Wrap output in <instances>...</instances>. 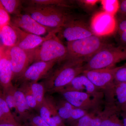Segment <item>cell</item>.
Instances as JSON below:
<instances>
[{
  "mask_svg": "<svg viewBox=\"0 0 126 126\" xmlns=\"http://www.w3.org/2000/svg\"><path fill=\"white\" fill-rule=\"evenodd\" d=\"M86 62L81 59H65L59 62L58 66L52 69L44 82L46 92L59 93L74 78L82 73Z\"/></svg>",
  "mask_w": 126,
  "mask_h": 126,
  "instance_id": "cell-1",
  "label": "cell"
},
{
  "mask_svg": "<svg viewBox=\"0 0 126 126\" xmlns=\"http://www.w3.org/2000/svg\"><path fill=\"white\" fill-rule=\"evenodd\" d=\"M69 10L58 6H24L23 12L42 25L58 32L73 16Z\"/></svg>",
  "mask_w": 126,
  "mask_h": 126,
  "instance_id": "cell-2",
  "label": "cell"
},
{
  "mask_svg": "<svg viewBox=\"0 0 126 126\" xmlns=\"http://www.w3.org/2000/svg\"><path fill=\"white\" fill-rule=\"evenodd\" d=\"M126 60V47L109 44L89 59L85 63L84 70L113 67Z\"/></svg>",
  "mask_w": 126,
  "mask_h": 126,
  "instance_id": "cell-3",
  "label": "cell"
},
{
  "mask_svg": "<svg viewBox=\"0 0 126 126\" xmlns=\"http://www.w3.org/2000/svg\"><path fill=\"white\" fill-rule=\"evenodd\" d=\"M109 44L103 37L94 34L69 42L66 44L67 55L65 59H83L87 62Z\"/></svg>",
  "mask_w": 126,
  "mask_h": 126,
  "instance_id": "cell-4",
  "label": "cell"
},
{
  "mask_svg": "<svg viewBox=\"0 0 126 126\" xmlns=\"http://www.w3.org/2000/svg\"><path fill=\"white\" fill-rule=\"evenodd\" d=\"M67 55V50L58 38L56 33H53L33 52V63L37 61L49 62L63 60Z\"/></svg>",
  "mask_w": 126,
  "mask_h": 126,
  "instance_id": "cell-5",
  "label": "cell"
},
{
  "mask_svg": "<svg viewBox=\"0 0 126 126\" xmlns=\"http://www.w3.org/2000/svg\"><path fill=\"white\" fill-rule=\"evenodd\" d=\"M90 25L74 16L69 20L56 33L63 43L80 39L94 35ZM64 44V43H63Z\"/></svg>",
  "mask_w": 126,
  "mask_h": 126,
  "instance_id": "cell-6",
  "label": "cell"
},
{
  "mask_svg": "<svg viewBox=\"0 0 126 126\" xmlns=\"http://www.w3.org/2000/svg\"><path fill=\"white\" fill-rule=\"evenodd\" d=\"M63 98L73 106L91 111L102 108L104 100L99 99L86 93L63 90L59 93Z\"/></svg>",
  "mask_w": 126,
  "mask_h": 126,
  "instance_id": "cell-7",
  "label": "cell"
},
{
  "mask_svg": "<svg viewBox=\"0 0 126 126\" xmlns=\"http://www.w3.org/2000/svg\"><path fill=\"white\" fill-rule=\"evenodd\" d=\"M12 71V80L16 81L33 63V53L26 52L17 46L6 50Z\"/></svg>",
  "mask_w": 126,
  "mask_h": 126,
  "instance_id": "cell-8",
  "label": "cell"
},
{
  "mask_svg": "<svg viewBox=\"0 0 126 126\" xmlns=\"http://www.w3.org/2000/svg\"><path fill=\"white\" fill-rule=\"evenodd\" d=\"M117 25L115 16L103 11L97 13L93 16L90 26L94 34L103 37L116 32Z\"/></svg>",
  "mask_w": 126,
  "mask_h": 126,
  "instance_id": "cell-9",
  "label": "cell"
},
{
  "mask_svg": "<svg viewBox=\"0 0 126 126\" xmlns=\"http://www.w3.org/2000/svg\"><path fill=\"white\" fill-rule=\"evenodd\" d=\"M12 24L23 31L39 36H46L56 31L40 24L28 14L21 13L14 16L11 19Z\"/></svg>",
  "mask_w": 126,
  "mask_h": 126,
  "instance_id": "cell-10",
  "label": "cell"
},
{
  "mask_svg": "<svg viewBox=\"0 0 126 126\" xmlns=\"http://www.w3.org/2000/svg\"><path fill=\"white\" fill-rule=\"evenodd\" d=\"M59 61H37L32 63L26 69L23 74L17 79L21 83L38 82L47 77Z\"/></svg>",
  "mask_w": 126,
  "mask_h": 126,
  "instance_id": "cell-11",
  "label": "cell"
},
{
  "mask_svg": "<svg viewBox=\"0 0 126 126\" xmlns=\"http://www.w3.org/2000/svg\"><path fill=\"white\" fill-rule=\"evenodd\" d=\"M104 106L116 109L121 108L126 103V82L114 81L103 90Z\"/></svg>",
  "mask_w": 126,
  "mask_h": 126,
  "instance_id": "cell-12",
  "label": "cell"
},
{
  "mask_svg": "<svg viewBox=\"0 0 126 126\" xmlns=\"http://www.w3.org/2000/svg\"><path fill=\"white\" fill-rule=\"evenodd\" d=\"M119 67L85 70L82 73L94 86L103 91L115 81V74Z\"/></svg>",
  "mask_w": 126,
  "mask_h": 126,
  "instance_id": "cell-13",
  "label": "cell"
},
{
  "mask_svg": "<svg viewBox=\"0 0 126 126\" xmlns=\"http://www.w3.org/2000/svg\"><path fill=\"white\" fill-rule=\"evenodd\" d=\"M63 90L86 93L104 100L103 91L94 86L87 77L83 73L74 78Z\"/></svg>",
  "mask_w": 126,
  "mask_h": 126,
  "instance_id": "cell-14",
  "label": "cell"
},
{
  "mask_svg": "<svg viewBox=\"0 0 126 126\" xmlns=\"http://www.w3.org/2000/svg\"><path fill=\"white\" fill-rule=\"evenodd\" d=\"M14 26L18 33V42L16 46L25 51L30 53H33L44 41L49 38L52 34L56 33V32H53L46 36H39L27 33Z\"/></svg>",
  "mask_w": 126,
  "mask_h": 126,
  "instance_id": "cell-15",
  "label": "cell"
},
{
  "mask_svg": "<svg viewBox=\"0 0 126 126\" xmlns=\"http://www.w3.org/2000/svg\"><path fill=\"white\" fill-rule=\"evenodd\" d=\"M60 116L69 124L82 117L87 113L86 110L77 108L65 99H59L55 101Z\"/></svg>",
  "mask_w": 126,
  "mask_h": 126,
  "instance_id": "cell-16",
  "label": "cell"
},
{
  "mask_svg": "<svg viewBox=\"0 0 126 126\" xmlns=\"http://www.w3.org/2000/svg\"><path fill=\"white\" fill-rule=\"evenodd\" d=\"M109 110V108L104 106L102 108L89 112L82 117L69 124L70 126H100L103 118Z\"/></svg>",
  "mask_w": 126,
  "mask_h": 126,
  "instance_id": "cell-17",
  "label": "cell"
},
{
  "mask_svg": "<svg viewBox=\"0 0 126 126\" xmlns=\"http://www.w3.org/2000/svg\"><path fill=\"white\" fill-rule=\"evenodd\" d=\"M12 75L9 56L5 50L2 52L0 63V86L1 90L14 86Z\"/></svg>",
  "mask_w": 126,
  "mask_h": 126,
  "instance_id": "cell-18",
  "label": "cell"
},
{
  "mask_svg": "<svg viewBox=\"0 0 126 126\" xmlns=\"http://www.w3.org/2000/svg\"><path fill=\"white\" fill-rule=\"evenodd\" d=\"M15 110L21 121L28 120L32 114V110L27 104L24 94L19 88H16L15 94Z\"/></svg>",
  "mask_w": 126,
  "mask_h": 126,
  "instance_id": "cell-19",
  "label": "cell"
},
{
  "mask_svg": "<svg viewBox=\"0 0 126 126\" xmlns=\"http://www.w3.org/2000/svg\"><path fill=\"white\" fill-rule=\"evenodd\" d=\"M1 35L2 43L6 50L17 45L18 33L11 23L1 27Z\"/></svg>",
  "mask_w": 126,
  "mask_h": 126,
  "instance_id": "cell-20",
  "label": "cell"
},
{
  "mask_svg": "<svg viewBox=\"0 0 126 126\" xmlns=\"http://www.w3.org/2000/svg\"><path fill=\"white\" fill-rule=\"evenodd\" d=\"M24 6H58L70 9L72 1L65 0H25Z\"/></svg>",
  "mask_w": 126,
  "mask_h": 126,
  "instance_id": "cell-21",
  "label": "cell"
},
{
  "mask_svg": "<svg viewBox=\"0 0 126 126\" xmlns=\"http://www.w3.org/2000/svg\"><path fill=\"white\" fill-rule=\"evenodd\" d=\"M18 123L5 101L2 90L0 89V124Z\"/></svg>",
  "mask_w": 126,
  "mask_h": 126,
  "instance_id": "cell-22",
  "label": "cell"
},
{
  "mask_svg": "<svg viewBox=\"0 0 126 126\" xmlns=\"http://www.w3.org/2000/svg\"><path fill=\"white\" fill-rule=\"evenodd\" d=\"M5 10L9 14L17 15L23 13L24 7L21 0H0Z\"/></svg>",
  "mask_w": 126,
  "mask_h": 126,
  "instance_id": "cell-23",
  "label": "cell"
},
{
  "mask_svg": "<svg viewBox=\"0 0 126 126\" xmlns=\"http://www.w3.org/2000/svg\"><path fill=\"white\" fill-rule=\"evenodd\" d=\"M109 110L103 118L100 126H124L122 120L118 117L119 111L109 107Z\"/></svg>",
  "mask_w": 126,
  "mask_h": 126,
  "instance_id": "cell-24",
  "label": "cell"
},
{
  "mask_svg": "<svg viewBox=\"0 0 126 126\" xmlns=\"http://www.w3.org/2000/svg\"><path fill=\"white\" fill-rule=\"evenodd\" d=\"M30 89L38 102V107L44 101L46 92L45 85L44 82H27Z\"/></svg>",
  "mask_w": 126,
  "mask_h": 126,
  "instance_id": "cell-25",
  "label": "cell"
},
{
  "mask_svg": "<svg viewBox=\"0 0 126 126\" xmlns=\"http://www.w3.org/2000/svg\"><path fill=\"white\" fill-rule=\"evenodd\" d=\"M37 111L41 117L50 126H57L54 120L51 117L48 97H45V99L39 106Z\"/></svg>",
  "mask_w": 126,
  "mask_h": 126,
  "instance_id": "cell-26",
  "label": "cell"
},
{
  "mask_svg": "<svg viewBox=\"0 0 126 126\" xmlns=\"http://www.w3.org/2000/svg\"><path fill=\"white\" fill-rule=\"evenodd\" d=\"M116 32L120 45L126 47V17L119 16L116 18Z\"/></svg>",
  "mask_w": 126,
  "mask_h": 126,
  "instance_id": "cell-27",
  "label": "cell"
},
{
  "mask_svg": "<svg viewBox=\"0 0 126 126\" xmlns=\"http://www.w3.org/2000/svg\"><path fill=\"white\" fill-rule=\"evenodd\" d=\"M19 88L24 93L26 100L30 108L32 110H37L38 107V102L32 93L28 83H21Z\"/></svg>",
  "mask_w": 126,
  "mask_h": 126,
  "instance_id": "cell-28",
  "label": "cell"
},
{
  "mask_svg": "<svg viewBox=\"0 0 126 126\" xmlns=\"http://www.w3.org/2000/svg\"><path fill=\"white\" fill-rule=\"evenodd\" d=\"M16 89L13 86L1 90L3 97L11 110L15 108V94Z\"/></svg>",
  "mask_w": 126,
  "mask_h": 126,
  "instance_id": "cell-29",
  "label": "cell"
},
{
  "mask_svg": "<svg viewBox=\"0 0 126 126\" xmlns=\"http://www.w3.org/2000/svg\"><path fill=\"white\" fill-rule=\"evenodd\" d=\"M101 2L104 11L115 16L118 12L119 1L117 0H104L101 1Z\"/></svg>",
  "mask_w": 126,
  "mask_h": 126,
  "instance_id": "cell-30",
  "label": "cell"
},
{
  "mask_svg": "<svg viewBox=\"0 0 126 126\" xmlns=\"http://www.w3.org/2000/svg\"><path fill=\"white\" fill-rule=\"evenodd\" d=\"M11 19L10 14L5 10L0 1V27L10 24Z\"/></svg>",
  "mask_w": 126,
  "mask_h": 126,
  "instance_id": "cell-31",
  "label": "cell"
},
{
  "mask_svg": "<svg viewBox=\"0 0 126 126\" xmlns=\"http://www.w3.org/2000/svg\"><path fill=\"white\" fill-rule=\"evenodd\" d=\"M28 120L30 126H50L39 115L32 114Z\"/></svg>",
  "mask_w": 126,
  "mask_h": 126,
  "instance_id": "cell-32",
  "label": "cell"
},
{
  "mask_svg": "<svg viewBox=\"0 0 126 126\" xmlns=\"http://www.w3.org/2000/svg\"><path fill=\"white\" fill-rule=\"evenodd\" d=\"M115 81L126 82V64L119 66L115 74Z\"/></svg>",
  "mask_w": 126,
  "mask_h": 126,
  "instance_id": "cell-33",
  "label": "cell"
},
{
  "mask_svg": "<svg viewBox=\"0 0 126 126\" xmlns=\"http://www.w3.org/2000/svg\"><path fill=\"white\" fill-rule=\"evenodd\" d=\"M119 15L126 17V0L119 1Z\"/></svg>",
  "mask_w": 126,
  "mask_h": 126,
  "instance_id": "cell-34",
  "label": "cell"
},
{
  "mask_svg": "<svg viewBox=\"0 0 126 126\" xmlns=\"http://www.w3.org/2000/svg\"><path fill=\"white\" fill-rule=\"evenodd\" d=\"M80 1H81V2H83V4H86L88 5L93 6V5L96 4V3L99 1L96 0H81Z\"/></svg>",
  "mask_w": 126,
  "mask_h": 126,
  "instance_id": "cell-35",
  "label": "cell"
},
{
  "mask_svg": "<svg viewBox=\"0 0 126 126\" xmlns=\"http://www.w3.org/2000/svg\"><path fill=\"white\" fill-rule=\"evenodd\" d=\"M1 27H0V50L2 52H4L6 50L3 45L2 39H1Z\"/></svg>",
  "mask_w": 126,
  "mask_h": 126,
  "instance_id": "cell-36",
  "label": "cell"
},
{
  "mask_svg": "<svg viewBox=\"0 0 126 126\" xmlns=\"http://www.w3.org/2000/svg\"><path fill=\"white\" fill-rule=\"evenodd\" d=\"M0 126H25L22 125L21 123H18L16 124H13V123H3V124H0Z\"/></svg>",
  "mask_w": 126,
  "mask_h": 126,
  "instance_id": "cell-37",
  "label": "cell"
},
{
  "mask_svg": "<svg viewBox=\"0 0 126 126\" xmlns=\"http://www.w3.org/2000/svg\"><path fill=\"white\" fill-rule=\"evenodd\" d=\"M121 112L126 111V103L121 108Z\"/></svg>",
  "mask_w": 126,
  "mask_h": 126,
  "instance_id": "cell-38",
  "label": "cell"
},
{
  "mask_svg": "<svg viewBox=\"0 0 126 126\" xmlns=\"http://www.w3.org/2000/svg\"><path fill=\"white\" fill-rule=\"evenodd\" d=\"M2 52L0 50V63L1 60V56H2ZM0 90H1L0 86Z\"/></svg>",
  "mask_w": 126,
  "mask_h": 126,
  "instance_id": "cell-39",
  "label": "cell"
},
{
  "mask_svg": "<svg viewBox=\"0 0 126 126\" xmlns=\"http://www.w3.org/2000/svg\"><path fill=\"white\" fill-rule=\"evenodd\" d=\"M121 113L126 116V111L122 112Z\"/></svg>",
  "mask_w": 126,
  "mask_h": 126,
  "instance_id": "cell-40",
  "label": "cell"
}]
</instances>
